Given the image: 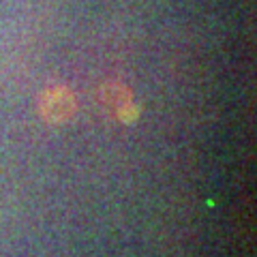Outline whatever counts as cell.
Wrapping results in <instances>:
<instances>
[{"instance_id": "obj_1", "label": "cell", "mask_w": 257, "mask_h": 257, "mask_svg": "<svg viewBox=\"0 0 257 257\" xmlns=\"http://www.w3.org/2000/svg\"><path fill=\"white\" fill-rule=\"evenodd\" d=\"M77 99L64 86L45 88L39 96V114L47 124H64L75 116Z\"/></svg>"}, {"instance_id": "obj_2", "label": "cell", "mask_w": 257, "mask_h": 257, "mask_svg": "<svg viewBox=\"0 0 257 257\" xmlns=\"http://www.w3.org/2000/svg\"><path fill=\"white\" fill-rule=\"evenodd\" d=\"M101 99H103V105L109 107V109H114V114H116V109H120V107L124 105V103L133 101V96H131V90H128L124 84L111 82V84L103 86Z\"/></svg>"}]
</instances>
